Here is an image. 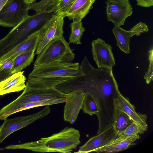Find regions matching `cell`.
I'll list each match as a JSON object with an SVG mask.
<instances>
[{
    "mask_svg": "<svg viewBox=\"0 0 153 153\" xmlns=\"http://www.w3.org/2000/svg\"><path fill=\"white\" fill-rule=\"evenodd\" d=\"M85 95V93L79 90H75L66 94L63 115L65 121L71 124L75 123L82 108Z\"/></svg>",
    "mask_w": 153,
    "mask_h": 153,
    "instance_id": "cell-13",
    "label": "cell"
},
{
    "mask_svg": "<svg viewBox=\"0 0 153 153\" xmlns=\"http://www.w3.org/2000/svg\"><path fill=\"white\" fill-rule=\"evenodd\" d=\"M145 131L143 128L133 122L126 129L118 134L117 137L120 138H125L137 134H142Z\"/></svg>",
    "mask_w": 153,
    "mask_h": 153,
    "instance_id": "cell-27",
    "label": "cell"
},
{
    "mask_svg": "<svg viewBox=\"0 0 153 153\" xmlns=\"http://www.w3.org/2000/svg\"><path fill=\"white\" fill-rule=\"evenodd\" d=\"M118 136L114 126L112 125L96 135L91 138L80 146L76 153L96 152L114 141Z\"/></svg>",
    "mask_w": 153,
    "mask_h": 153,
    "instance_id": "cell-11",
    "label": "cell"
},
{
    "mask_svg": "<svg viewBox=\"0 0 153 153\" xmlns=\"http://www.w3.org/2000/svg\"><path fill=\"white\" fill-rule=\"evenodd\" d=\"M76 0H58L56 5L47 13L62 16L71 7Z\"/></svg>",
    "mask_w": 153,
    "mask_h": 153,
    "instance_id": "cell-26",
    "label": "cell"
},
{
    "mask_svg": "<svg viewBox=\"0 0 153 153\" xmlns=\"http://www.w3.org/2000/svg\"><path fill=\"white\" fill-rule=\"evenodd\" d=\"M65 97L55 98L40 101L26 103L16 108L13 112V114L29 109L40 106L51 105L64 103L66 102Z\"/></svg>",
    "mask_w": 153,
    "mask_h": 153,
    "instance_id": "cell-22",
    "label": "cell"
},
{
    "mask_svg": "<svg viewBox=\"0 0 153 153\" xmlns=\"http://www.w3.org/2000/svg\"><path fill=\"white\" fill-rule=\"evenodd\" d=\"M69 44L63 36L52 40L38 55L34 66L54 62H71L75 55Z\"/></svg>",
    "mask_w": 153,
    "mask_h": 153,
    "instance_id": "cell-4",
    "label": "cell"
},
{
    "mask_svg": "<svg viewBox=\"0 0 153 153\" xmlns=\"http://www.w3.org/2000/svg\"><path fill=\"white\" fill-rule=\"evenodd\" d=\"M14 59L10 58L0 59V67L7 70H11L14 64Z\"/></svg>",
    "mask_w": 153,
    "mask_h": 153,
    "instance_id": "cell-29",
    "label": "cell"
},
{
    "mask_svg": "<svg viewBox=\"0 0 153 153\" xmlns=\"http://www.w3.org/2000/svg\"><path fill=\"white\" fill-rule=\"evenodd\" d=\"M80 67L84 74L68 83L70 91L79 90L90 95L97 104L99 122L97 134L113 125L116 100L122 94L112 69L93 67L85 56Z\"/></svg>",
    "mask_w": 153,
    "mask_h": 153,
    "instance_id": "cell-1",
    "label": "cell"
},
{
    "mask_svg": "<svg viewBox=\"0 0 153 153\" xmlns=\"http://www.w3.org/2000/svg\"><path fill=\"white\" fill-rule=\"evenodd\" d=\"M30 5L25 0H8L0 11V26H17L29 15Z\"/></svg>",
    "mask_w": 153,
    "mask_h": 153,
    "instance_id": "cell-6",
    "label": "cell"
},
{
    "mask_svg": "<svg viewBox=\"0 0 153 153\" xmlns=\"http://www.w3.org/2000/svg\"><path fill=\"white\" fill-rule=\"evenodd\" d=\"M64 94L54 87L34 89L26 87L16 99L0 109V120H4L13 114L17 108L26 103L55 98L65 97Z\"/></svg>",
    "mask_w": 153,
    "mask_h": 153,
    "instance_id": "cell-3",
    "label": "cell"
},
{
    "mask_svg": "<svg viewBox=\"0 0 153 153\" xmlns=\"http://www.w3.org/2000/svg\"><path fill=\"white\" fill-rule=\"evenodd\" d=\"M4 149V148H0V151H2Z\"/></svg>",
    "mask_w": 153,
    "mask_h": 153,
    "instance_id": "cell-34",
    "label": "cell"
},
{
    "mask_svg": "<svg viewBox=\"0 0 153 153\" xmlns=\"http://www.w3.org/2000/svg\"><path fill=\"white\" fill-rule=\"evenodd\" d=\"M58 0H41L37 3L30 4L29 10L35 11L36 13L47 12L55 6Z\"/></svg>",
    "mask_w": 153,
    "mask_h": 153,
    "instance_id": "cell-25",
    "label": "cell"
},
{
    "mask_svg": "<svg viewBox=\"0 0 153 153\" xmlns=\"http://www.w3.org/2000/svg\"><path fill=\"white\" fill-rule=\"evenodd\" d=\"M81 109L85 114L90 116L97 115L98 108L96 103L92 96L87 93H85Z\"/></svg>",
    "mask_w": 153,
    "mask_h": 153,
    "instance_id": "cell-24",
    "label": "cell"
},
{
    "mask_svg": "<svg viewBox=\"0 0 153 153\" xmlns=\"http://www.w3.org/2000/svg\"><path fill=\"white\" fill-rule=\"evenodd\" d=\"M8 0H2L0 1V11Z\"/></svg>",
    "mask_w": 153,
    "mask_h": 153,
    "instance_id": "cell-32",
    "label": "cell"
},
{
    "mask_svg": "<svg viewBox=\"0 0 153 153\" xmlns=\"http://www.w3.org/2000/svg\"><path fill=\"white\" fill-rule=\"evenodd\" d=\"M137 4L143 7H149L153 5V0H136Z\"/></svg>",
    "mask_w": 153,
    "mask_h": 153,
    "instance_id": "cell-31",
    "label": "cell"
},
{
    "mask_svg": "<svg viewBox=\"0 0 153 153\" xmlns=\"http://www.w3.org/2000/svg\"><path fill=\"white\" fill-rule=\"evenodd\" d=\"M70 78L62 77H28L26 84L27 88L34 89L49 88L65 82Z\"/></svg>",
    "mask_w": 153,
    "mask_h": 153,
    "instance_id": "cell-18",
    "label": "cell"
},
{
    "mask_svg": "<svg viewBox=\"0 0 153 153\" xmlns=\"http://www.w3.org/2000/svg\"><path fill=\"white\" fill-rule=\"evenodd\" d=\"M70 27L71 32L69 38V43L81 44V39L85 31L81 21L73 20Z\"/></svg>",
    "mask_w": 153,
    "mask_h": 153,
    "instance_id": "cell-23",
    "label": "cell"
},
{
    "mask_svg": "<svg viewBox=\"0 0 153 153\" xmlns=\"http://www.w3.org/2000/svg\"><path fill=\"white\" fill-rule=\"evenodd\" d=\"M25 2L27 4H30L35 1L36 0H25Z\"/></svg>",
    "mask_w": 153,
    "mask_h": 153,
    "instance_id": "cell-33",
    "label": "cell"
},
{
    "mask_svg": "<svg viewBox=\"0 0 153 153\" xmlns=\"http://www.w3.org/2000/svg\"><path fill=\"white\" fill-rule=\"evenodd\" d=\"M79 131L67 126L59 132L49 137L21 144L10 145L6 149H25L38 152L70 153L81 143Z\"/></svg>",
    "mask_w": 153,
    "mask_h": 153,
    "instance_id": "cell-2",
    "label": "cell"
},
{
    "mask_svg": "<svg viewBox=\"0 0 153 153\" xmlns=\"http://www.w3.org/2000/svg\"><path fill=\"white\" fill-rule=\"evenodd\" d=\"M64 18L53 14L38 30L39 38L35 54L38 55L50 41L63 36Z\"/></svg>",
    "mask_w": 153,
    "mask_h": 153,
    "instance_id": "cell-7",
    "label": "cell"
},
{
    "mask_svg": "<svg viewBox=\"0 0 153 153\" xmlns=\"http://www.w3.org/2000/svg\"><path fill=\"white\" fill-rule=\"evenodd\" d=\"M140 138L139 134L123 139L117 137L114 141L96 152L111 153L123 151L127 149L133 142Z\"/></svg>",
    "mask_w": 153,
    "mask_h": 153,
    "instance_id": "cell-19",
    "label": "cell"
},
{
    "mask_svg": "<svg viewBox=\"0 0 153 153\" xmlns=\"http://www.w3.org/2000/svg\"><path fill=\"white\" fill-rule=\"evenodd\" d=\"M91 45L93 57L98 68L112 69L115 63L111 45L100 38L93 40Z\"/></svg>",
    "mask_w": 153,
    "mask_h": 153,
    "instance_id": "cell-10",
    "label": "cell"
},
{
    "mask_svg": "<svg viewBox=\"0 0 153 153\" xmlns=\"http://www.w3.org/2000/svg\"><path fill=\"white\" fill-rule=\"evenodd\" d=\"M149 30L146 24L140 22L129 30H126L120 26H115L112 32L116 38L117 45L126 53H130L129 43L131 37L134 35L138 36L141 33L147 32Z\"/></svg>",
    "mask_w": 153,
    "mask_h": 153,
    "instance_id": "cell-12",
    "label": "cell"
},
{
    "mask_svg": "<svg viewBox=\"0 0 153 153\" xmlns=\"http://www.w3.org/2000/svg\"><path fill=\"white\" fill-rule=\"evenodd\" d=\"M34 51L23 53L17 56L14 59V64L11 70L13 74L20 71L30 65L35 55Z\"/></svg>",
    "mask_w": 153,
    "mask_h": 153,
    "instance_id": "cell-21",
    "label": "cell"
},
{
    "mask_svg": "<svg viewBox=\"0 0 153 153\" xmlns=\"http://www.w3.org/2000/svg\"><path fill=\"white\" fill-rule=\"evenodd\" d=\"M133 122V120L126 113L116 108L113 126L118 135L126 129Z\"/></svg>",
    "mask_w": 153,
    "mask_h": 153,
    "instance_id": "cell-20",
    "label": "cell"
},
{
    "mask_svg": "<svg viewBox=\"0 0 153 153\" xmlns=\"http://www.w3.org/2000/svg\"><path fill=\"white\" fill-rule=\"evenodd\" d=\"M84 74L78 62H59L34 66L28 77H62L71 79Z\"/></svg>",
    "mask_w": 153,
    "mask_h": 153,
    "instance_id": "cell-5",
    "label": "cell"
},
{
    "mask_svg": "<svg viewBox=\"0 0 153 153\" xmlns=\"http://www.w3.org/2000/svg\"><path fill=\"white\" fill-rule=\"evenodd\" d=\"M13 74L11 70L5 69L0 67V82Z\"/></svg>",
    "mask_w": 153,
    "mask_h": 153,
    "instance_id": "cell-30",
    "label": "cell"
},
{
    "mask_svg": "<svg viewBox=\"0 0 153 153\" xmlns=\"http://www.w3.org/2000/svg\"><path fill=\"white\" fill-rule=\"evenodd\" d=\"M1 0H0V1H1Z\"/></svg>",
    "mask_w": 153,
    "mask_h": 153,
    "instance_id": "cell-35",
    "label": "cell"
},
{
    "mask_svg": "<svg viewBox=\"0 0 153 153\" xmlns=\"http://www.w3.org/2000/svg\"><path fill=\"white\" fill-rule=\"evenodd\" d=\"M106 5L107 20L115 26L124 25L126 19L133 13L129 0H107Z\"/></svg>",
    "mask_w": 153,
    "mask_h": 153,
    "instance_id": "cell-9",
    "label": "cell"
},
{
    "mask_svg": "<svg viewBox=\"0 0 153 153\" xmlns=\"http://www.w3.org/2000/svg\"><path fill=\"white\" fill-rule=\"evenodd\" d=\"M51 111L49 105L34 114L11 119H6L0 126V143L14 132L26 127L48 115Z\"/></svg>",
    "mask_w": 153,
    "mask_h": 153,
    "instance_id": "cell-8",
    "label": "cell"
},
{
    "mask_svg": "<svg viewBox=\"0 0 153 153\" xmlns=\"http://www.w3.org/2000/svg\"><path fill=\"white\" fill-rule=\"evenodd\" d=\"M95 0H76L62 16L76 21H81L89 13Z\"/></svg>",
    "mask_w": 153,
    "mask_h": 153,
    "instance_id": "cell-17",
    "label": "cell"
},
{
    "mask_svg": "<svg viewBox=\"0 0 153 153\" xmlns=\"http://www.w3.org/2000/svg\"><path fill=\"white\" fill-rule=\"evenodd\" d=\"M115 106L116 108L126 113L133 122L145 131L147 130L148 126L146 122L147 117L146 115L137 112L134 106L131 103L127 98L123 97L122 94L116 100Z\"/></svg>",
    "mask_w": 153,
    "mask_h": 153,
    "instance_id": "cell-14",
    "label": "cell"
},
{
    "mask_svg": "<svg viewBox=\"0 0 153 153\" xmlns=\"http://www.w3.org/2000/svg\"><path fill=\"white\" fill-rule=\"evenodd\" d=\"M39 38V34L37 30L0 59L10 58L14 59L17 56L22 53L30 51L35 52Z\"/></svg>",
    "mask_w": 153,
    "mask_h": 153,
    "instance_id": "cell-16",
    "label": "cell"
},
{
    "mask_svg": "<svg viewBox=\"0 0 153 153\" xmlns=\"http://www.w3.org/2000/svg\"><path fill=\"white\" fill-rule=\"evenodd\" d=\"M24 71L15 73L0 82V95L18 92L24 89L26 78Z\"/></svg>",
    "mask_w": 153,
    "mask_h": 153,
    "instance_id": "cell-15",
    "label": "cell"
},
{
    "mask_svg": "<svg viewBox=\"0 0 153 153\" xmlns=\"http://www.w3.org/2000/svg\"><path fill=\"white\" fill-rule=\"evenodd\" d=\"M153 48L149 51V67L146 73L144 78L146 80V82L149 84L153 79Z\"/></svg>",
    "mask_w": 153,
    "mask_h": 153,
    "instance_id": "cell-28",
    "label": "cell"
}]
</instances>
